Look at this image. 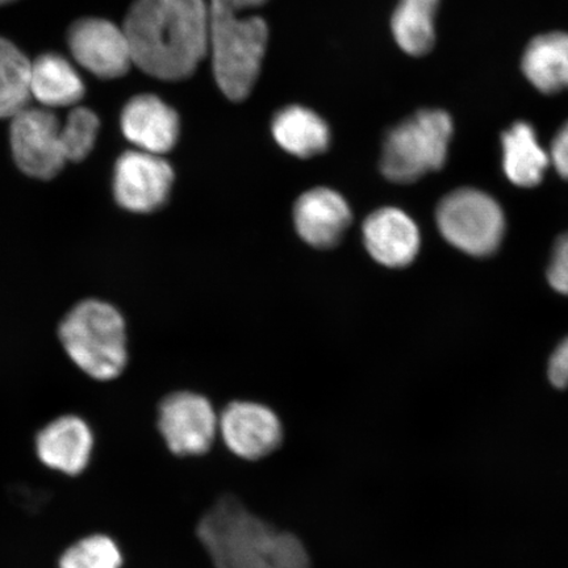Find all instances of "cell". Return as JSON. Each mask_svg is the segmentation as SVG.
<instances>
[{"label":"cell","instance_id":"obj_22","mask_svg":"<svg viewBox=\"0 0 568 568\" xmlns=\"http://www.w3.org/2000/svg\"><path fill=\"white\" fill-rule=\"evenodd\" d=\"M122 552L111 538L91 536L63 554L60 568H122Z\"/></svg>","mask_w":568,"mask_h":568},{"label":"cell","instance_id":"obj_4","mask_svg":"<svg viewBox=\"0 0 568 568\" xmlns=\"http://www.w3.org/2000/svg\"><path fill=\"white\" fill-rule=\"evenodd\" d=\"M59 337L68 357L90 378L113 381L128 364L124 317L112 304L88 300L63 317Z\"/></svg>","mask_w":568,"mask_h":568},{"label":"cell","instance_id":"obj_19","mask_svg":"<svg viewBox=\"0 0 568 568\" xmlns=\"http://www.w3.org/2000/svg\"><path fill=\"white\" fill-rule=\"evenodd\" d=\"M84 94L80 74L63 59L54 53L42 54L32 62L31 97L47 106L75 105Z\"/></svg>","mask_w":568,"mask_h":568},{"label":"cell","instance_id":"obj_21","mask_svg":"<svg viewBox=\"0 0 568 568\" xmlns=\"http://www.w3.org/2000/svg\"><path fill=\"white\" fill-rule=\"evenodd\" d=\"M32 62L11 41L0 38V119H12L31 98Z\"/></svg>","mask_w":568,"mask_h":568},{"label":"cell","instance_id":"obj_24","mask_svg":"<svg viewBox=\"0 0 568 568\" xmlns=\"http://www.w3.org/2000/svg\"><path fill=\"white\" fill-rule=\"evenodd\" d=\"M548 280L557 293L568 295V233L560 236L554 246Z\"/></svg>","mask_w":568,"mask_h":568},{"label":"cell","instance_id":"obj_7","mask_svg":"<svg viewBox=\"0 0 568 568\" xmlns=\"http://www.w3.org/2000/svg\"><path fill=\"white\" fill-rule=\"evenodd\" d=\"M158 429L173 457H204L219 442V410L205 395L176 390L160 403Z\"/></svg>","mask_w":568,"mask_h":568},{"label":"cell","instance_id":"obj_1","mask_svg":"<svg viewBox=\"0 0 568 568\" xmlns=\"http://www.w3.org/2000/svg\"><path fill=\"white\" fill-rule=\"evenodd\" d=\"M133 65L162 81L193 75L210 51L205 0H134L123 24Z\"/></svg>","mask_w":568,"mask_h":568},{"label":"cell","instance_id":"obj_9","mask_svg":"<svg viewBox=\"0 0 568 568\" xmlns=\"http://www.w3.org/2000/svg\"><path fill=\"white\" fill-rule=\"evenodd\" d=\"M60 120L53 112L26 106L11 119L13 160L26 175L49 181L68 163Z\"/></svg>","mask_w":568,"mask_h":568},{"label":"cell","instance_id":"obj_12","mask_svg":"<svg viewBox=\"0 0 568 568\" xmlns=\"http://www.w3.org/2000/svg\"><path fill=\"white\" fill-rule=\"evenodd\" d=\"M352 223L351 205L335 190L312 189L295 202V230L305 244L320 251L336 247Z\"/></svg>","mask_w":568,"mask_h":568},{"label":"cell","instance_id":"obj_13","mask_svg":"<svg viewBox=\"0 0 568 568\" xmlns=\"http://www.w3.org/2000/svg\"><path fill=\"white\" fill-rule=\"evenodd\" d=\"M362 237L371 257L388 268L409 266L422 246L420 231L414 219L395 207L371 213L362 225Z\"/></svg>","mask_w":568,"mask_h":568},{"label":"cell","instance_id":"obj_6","mask_svg":"<svg viewBox=\"0 0 568 568\" xmlns=\"http://www.w3.org/2000/svg\"><path fill=\"white\" fill-rule=\"evenodd\" d=\"M436 219L447 243L475 257L495 253L506 231L500 205L475 189H459L445 196Z\"/></svg>","mask_w":568,"mask_h":568},{"label":"cell","instance_id":"obj_15","mask_svg":"<svg viewBox=\"0 0 568 568\" xmlns=\"http://www.w3.org/2000/svg\"><path fill=\"white\" fill-rule=\"evenodd\" d=\"M92 446L94 437L90 426L77 416L57 418L36 439V449L42 464L69 475L84 470Z\"/></svg>","mask_w":568,"mask_h":568},{"label":"cell","instance_id":"obj_10","mask_svg":"<svg viewBox=\"0 0 568 568\" xmlns=\"http://www.w3.org/2000/svg\"><path fill=\"white\" fill-rule=\"evenodd\" d=\"M174 170L162 155L128 151L113 170L112 191L116 203L132 213H152L169 202Z\"/></svg>","mask_w":568,"mask_h":568},{"label":"cell","instance_id":"obj_25","mask_svg":"<svg viewBox=\"0 0 568 568\" xmlns=\"http://www.w3.org/2000/svg\"><path fill=\"white\" fill-rule=\"evenodd\" d=\"M549 378L557 388L568 386V337L551 355L549 364Z\"/></svg>","mask_w":568,"mask_h":568},{"label":"cell","instance_id":"obj_11","mask_svg":"<svg viewBox=\"0 0 568 568\" xmlns=\"http://www.w3.org/2000/svg\"><path fill=\"white\" fill-rule=\"evenodd\" d=\"M69 48L78 63L103 80L123 77L133 65L130 42L109 20L87 18L71 26Z\"/></svg>","mask_w":568,"mask_h":568},{"label":"cell","instance_id":"obj_26","mask_svg":"<svg viewBox=\"0 0 568 568\" xmlns=\"http://www.w3.org/2000/svg\"><path fill=\"white\" fill-rule=\"evenodd\" d=\"M549 158L558 174L568 181V123L554 138Z\"/></svg>","mask_w":568,"mask_h":568},{"label":"cell","instance_id":"obj_17","mask_svg":"<svg viewBox=\"0 0 568 568\" xmlns=\"http://www.w3.org/2000/svg\"><path fill=\"white\" fill-rule=\"evenodd\" d=\"M523 70L544 94L568 89V33H546L531 40L524 53Z\"/></svg>","mask_w":568,"mask_h":568},{"label":"cell","instance_id":"obj_3","mask_svg":"<svg viewBox=\"0 0 568 568\" xmlns=\"http://www.w3.org/2000/svg\"><path fill=\"white\" fill-rule=\"evenodd\" d=\"M267 0H211L209 39L213 74L233 102L244 101L254 88L264 61L268 28L251 10Z\"/></svg>","mask_w":568,"mask_h":568},{"label":"cell","instance_id":"obj_14","mask_svg":"<svg viewBox=\"0 0 568 568\" xmlns=\"http://www.w3.org/2000/svg\"><path fill=\"white\" fill-rule=\"evenodd\" d=\"M122 131L139 151L163 155L180 138V118L159 97L142 94L131 99L122 112Z\"/></svg>","mask_w":568,"mask_h":568},{"label":"cell","instance_id":"obj_8","mask_svg":"<svg viewBox=\"0 0 568 568\" xmlns=\"http://www.w3.org/2000/svg\"><path fill=\"white\" fill-rule=\"evenodd\" d=\"M219 442L241 460H264L281 449L284 425L265 403L232 400L219 412Z\"/></svg>","mask_w":568,"mask_h":568},{"label":"cell","instance_id":"obj_5","mask_svg":"<svg viewBox=\"0 0 568 568\" xmlns=\"http://www.w3.org/2000/svg\"><path fill=\"white\" fill-rule=\"evenodd\" d=\"M453 130L443 110L418 111L404 120L383 142L382 174L389 182L409 184L444 168Z\"/></svg>","mask_w":568,"mask_h":568},{"label":"cell","instance_id":"obj_16","mask_svg":"<svg viewBox=\"0 0 568 568\" xmlns=\"http://www.w3.org/2000/svg\"><path fill=\"white\" fill-rule=\"evenodd\" d=\"M272 131L276 144L297 159L316 158L329 148L328 124L301 105H290L276 113Z\"/></svg>","mask_w":568,"mask_h":568},{"label":"cell","instance_id":"obj_27","mask_svg":"<svg viewBox=\"0 0 568 568\" xmlns=\"http://www.w3.org/2000/svg\"><path fill=\"white\" fill-rule=\"evenodd\" d=\"M11 2H13V0H0V6L11 3Z\"/></svg>","mask_w":568,"mask_h":568},{"label":"cell","instance_id":"obj_23","mask_svg":"<svg viewBox=\"0 0 568 568\" xmlns=\"http://www.w3.org/2000/svg\"><path fill=\"white\" fill-rule=\"evenodd\" d=\"M99 126L101 123L95 113L84 106H77L69 113L62 126L68 162H81L89 158L95 146Z\"/></svg>","mask_w":568,"mask_h":568},{"label":"cell","instance_id":"obj_2","mask_svg":"<svg viewBox=\"0 0 568 568\" xmlns=\"http://www.w3.org/2000/svg\"><path fill=\"white\" fill-rule=\"evenodd\" d=\"M196 535L213 568H312L300 537L254 514L231 493L205 510Z\"/></svg>","mask_w":568,"mask_h":568},{"label":"cell","instance_id":"obj_18","mask_svg":"<svg viewBox=\"0 0 568 568\" xmlns=\"http://www.w3.org/2000/svg\"><path fill=\"white\" fill-rule=\"evenodd\" d=\"M503 165L508 180L518 187H535L550 165L549 154L539 145L528 123H516L503 136Z\"/></svg>","mask_w":568,"mask_h":568},{"label":"cell","instance_id":"obj_20","mask_svg":"<svg viewBox=\"0 0 568 568\" xmlns=\"http://www.w3.org/2000/svg\"><path fill=\"white\" fill-rule=\"evenodd\" d=\"M439 0H400L390 27L404 52L422 57L432 51L436 41L435 18Z\"/></svg>","mask_w":568,"mask_h":568}]
</instances>
